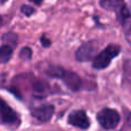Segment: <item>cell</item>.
I'll return each mask as SVG.
<instances>
[{
	"label": "cell",
	"instance_id": "cell-1",
	"mask_svg": "<svg viewBox=\"0 0 131 131\" xmlns=\"http://www.w3.org/2000/svg\"><path fill=\"white\" fill-rule=\"evenodd\" d=\"M121 52V47L116 44H111L105 48L102 52H100L98 55H95L93 59V68L95 69H105L109 66L112 60L115 57H117Z\"/></svg>",
	"mask_w": 131,
	"mask_h": 131
},
{
	"label": "cell",
	"instance_id": "cell-2",
	"mask_svg": "<svg viewBox=\"0 0 131 131\" xmlns=\"http://www.w3.org/2000/svg\"><path fill=\"white\" fill-rule=\"evenodd\" d=\"M97 120L99 122V124L101 125L104 129L106 130H112L115 129L120 123V114L117 113V111L112 108H104L98 113Z\"/></svg>",
	"mask_w": 131,
	"mask_h": 131
},
{
	"label": "cell",
	"instance_id": "cell-3",
	"mask_svg": "<svg viewBox=\"0 0 131 131\" xmlns=\"http://www.w3.org/2000/svg\"><path fill=\"white\" fill-rule=\"evenodd\" d=\"M97 52V43L94 41H88L84 43L83 45L79 46V48L77 50L76 54V60L79 62H85L90 61L91 59H93Z\"/></svg>",
	"mask_w": 131,
	"mask_h": 131
},
{
	"label": "cell",
	"instance_id": "cell-4",
	"mask_svg": "<svg viewBox=\"0 0 131 131\" xmlns=\"http://www.w3.org/2000/svg\"><path fill=\"white\" fill-rule=\"evenodd\" d=\"M117 17L124 29V35L128 43L131 45V14L125 5H121L117 9Z\"/></svg>",
	"mask_w": 131,
	"mask_h": 131
},
{
	"label": "cell",
	"instance_id": "cell-5",
	"mask_svg": "<svg viewBox=\"0 0 131 131\" xmlns=\"http://www.w3.org/2000/svg\"><path fill=\"white\" fill-rule=\"evenodd\" d=\"M68 123L72 127L78 129H89L90 127V120L84 111H75L68 116Z\"/></svg>",
	"mask_w": 131,
	"mask_h": 131
},
{
	"label": "cell",
	"instance_id": "cell-6",
	"mask_svg": "<svg viewBox=\"0 0 131 131\" xmlns=\"http://www.w3.org/2000/svg\"><path fill=\"white\" fill-rule=\"evenodd\" d=\"M0 117L2 123L5 124H13L18 123V116L16 115L15 111L9 107L2 99H0Z\"/></svg>",
	"mask_w": 131,
	"mask_h": 131
},
{
	"label": "cell",
	"instance_id": "cell-7",
	"mask_svg": "<svg viewBox=\"0 0 131 131\" xmlns=\"http://www.w3.org/2000/svg\"><path fill=\"white\" fill-rule=\"evenodd\" d=\"M54 113V106L52 105H43L40 107L32 109L31 115L34 118H36L39 122H48L52 118Z\"/></svg>",
	"mask_w": 131,
	"mask_h": 131
},
{
	"label": "cell",
	"instance_id": "cell-8",
	"mask_svg": "<svg viewBox=\"0 0 131 131\" xmlns=\"http://www.w3.org/2000/svg\"><path fill=\"white\" fill-rule=\"evenodd\" d=\"M61 79L64 82V84L67 85V88L70 91H74L75 92V91H78L82 88V81L76 72L64 70L61 76Z\"/></svg>",
	"mask_w": 131,
	"mask_h": 131
},
{
	"label": "cell",
	"instance_id": "cell-9",
	"mask_svg": "<svg viewBox=\"0 0 131 131\" xmlns=\"http://www.w3.org/2000/svg\"><path fill=\"white\" fill-rule=\"evenodd\" d=\"M13 46L5 44V45L0 46V63H6L10 60L12 55H13Z\"/></svg>",
	"mask_w": 131,
	"mask_h": 131
},
{
	"label": "cell",
	"instance_id": "cell-10",
	"mask_svg": "<svg viewBox=\"0 0 131 131\" xmlns=\"http://www.w3.org/2000/svg\"><path fill=\"white\" fill-rule=\"evenodd\" d=\"M31 55H32V51H31V48H30V47L22 48V51H21V53H20V57L22 58V59H24V60L30 59V58H31Z\"/></svg>",
	"mask_w": 131,
	"mask_h": 131
},
{
	"label": "cell",
	"instance_id": "cell-11",
	"mask_svg": "<svg viewBox=\"0 0 131 131\" xmlns=\"http://www.w3.org/2000/svg\"><path fill=\"white\" fill-rule=\"evenodd\" d=\"M100 5L101 7H104L105 9H114L115 8V5L112 0H100Z\"/></svg>",
	"mask_w": 131,
	"mask_h": 131
},
{
	"label": "cell",
	"instance_id": "cell-12",
	"mask_svg": "<svg viewBox=\"0 0 131 131\" xmlns=\"http://www.w3.org/2000/svg\"><path fill=\"white\" fill-rule=\"evenodd\" d=\"M21 12H22L25 16H30L35 13V8H32V7H30V6H27V5H23V6L21 7Z\"/></svg>",
	"mask_w": 131,
	"mask_h": 131
},
{
	"label": "cell",
	"instance_id": "cell-13",
	"mask_svg": "<svg viewBox=\"0 0 131 131\" xmlns=\"http://www.w3.org/2000/svg\"><path fill=\"white\" fill-rule=\"evenodd\" d=\"M124 71H125V74H127L128 76L131 77V60H129V61L125 62V64H124Z\"/></svg>",
	"mask_w": 131,
	"mask_h": 131
},
{
	"label": "cell",
	"instance_id": "cell-14",
	"mask_svg": "<svg viewBox=\"0 0 131 131\" xmlns=\"http://www.w3.org/2000/svg\"><path fill=\"white\" fill-rule=\"evenodd\" d=\"M40 41H41V44H43V46H45V47H47V46H50V45H51V41L48 40V39L46 38V37H41Z\"/></svg>",
	"mask_w": 131,
	"mask_h": 131
},
{
	"label": "cell",
	"instance_id": "cell-15",
	"mask_svg": "<svg viewBox=\"0 0 131 131\" xmlns=\"http://www.w3.org/2000/svg\"><path fill=\"white\" fill-rule=\"evenodd\" d=\"M29 1H31V2H34V4H36V5H40L41 2L44 1V0H29Z\"/></svg>",
	"mask_w": 131,
	"mask_h": 131
},
{
	"label": "cell",
	"instance_id": "cell-16",
	"mask_svg": "<svg viewBox=\"0 0 131 131\" xmlns=\"http://www.w3.org/2000/svg\"><path fill=\"white\" fill-rule=\"evenodd\" d=\"M0 23H1V17H0Z\"/></svg>",
	"mask_w": 131,
	"mask_h": 131
},
{
	"label": "cell",
	"instance_id": "cell-17",
	"mask_svg": "<svg viewBox=\"0 0 131 131\" xmlns=\"http://www.w3.org/2000/svg\"><path fill=\"white\" fill-rule=\"evenodd\" d=\"M117 1H121V0H117Z\"/></svg>",
	"mask_w": 131,
	"mask_h": 131
}]
</instances>
